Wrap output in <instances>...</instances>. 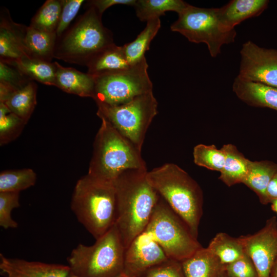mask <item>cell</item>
Returning <instances> with one entry per match:
<instances>
[{
	"mask_svg": "<svg viewBox=\"0 0 277 277\" xmlns=\"http://www.w3.org/2000/svg\"><path fill=\"white\" fill-rule=\"evenodd\" d=\"M62 8V0H47L32 17L29 26L36 29L56 33Z\"/></svg>",
	"mask_w": 277,
	"mask_h": 277,
	"instance_id": "f1b7e54d",
	"label": "cell"
},
{
	"mask_svg": "<svg viewBox=\"0 0 277 277\" xmlns=\"http://www.w3.org/2000/svg\"><path fill=\"white\" fill-rule=\"evenodd\" d=\"M267 0H232L217 8L219 19L229 30L243 21L261 14L267 7Z\"/></svg>",
	"mask_w": 277,
	"mask_h": 277,
	"instance_id": "e0dca14e",
	"label": "cell"
},
{
	"mask_svg": "<svg viewBox=\"0 0 277 277\" xmlns=\"http://www.w3.org/2000/svg\"><path fill=\"white\" fill-rule=\"evenodd\" d=\"M225 266L238 260L246 253L241 238H233L226 233H218L207 247Z\"/></svg>",
	"mask_w": 277,
	"mask_h": 277,
	"instance_id": "484cf974",
	"label": "cell"
},
{
	"mask_svg": "<svg viewBox=\"0 0 277 277\" xmlns=\"http://www.w3.org/2000/svg\"><path fill=\"white\" fill-rule=\"evenodd\" d=\"M56 67L55 86L63 91L81 97H93L95 78L72 67H66L55 62Z\"/></svg>",
	"mask_w": 277,
	"mask_h": 277,
	"instance_id": "ac0fdd59",
	"label": "cell"
},
{
	"mask_svg": "<svg viewBox=\"0 0 277 277\" xmlns=\"http://www.w3.org/2000/svg\"><path fill=\"white\" fill-rule=\"evenodd\" d=\"M26 123L0 103V143L7 144L16 138Z\"/></svg>",
	"mask_w": 277,
	"mask_h": 277,
	"instance_id": "d6a6232c",
	"label": "cell"
},
{
	"mask_svg": "<svg viewBox=\"0 0 277 277\" xmlns=\"http://www.w3.org/2000/svg\"><path fill=\"white\" fill-rule=\"evenodd\" d=\"M96 134L88 174L113 182L130 169H147L141 151L123 136L106 120Z\"/></svg>",
	"mask_w": 277,
	"mask_h": 277,
	"instance_id": "5b68a950",
	"label": "cell"
},
{
	"mask_svg": "<svg viewBox=\"0 0 277 277\" xmlns=\"http://www.w3.org/2000/svg\"><path fill=\"white\" fill-rule=\"evenodd\" d=\"M170 29L191 42L206 44L212 57L221 53L224 45L233 43L236 35L235 29L229 30L221 24L217 8H200L189 4L178 14Z\"/></svg>",
	"mask_w": 277,
	"mask_h": 277,
	"instance_id": "ba28073f",
	"label": "cell"
},
{
	"mask_svg": "<svg viewBox=\"0 0 277 277\" xmlns=\"http://www.w3.org/2000/svg\"><path fill=\"white\" fill-rule=\"evenodd\" d=\"M269 277H277V258L271 268Z\"/></svg>",
	"mask_w": 277,
	"mask_h": 277,
	"instance_id": "ab89813d",
	"label": "cell"
},
{
	"mask_svg": "<svg viewBox=\"0 0 277 277\" xmlns=\"http://www.w3.org/2000/svg\"><path fill=\"white\" fill-rule=\"evenodd\" d=\"M222 148L225 154V161L219 179L229 187L243 183L248 172L250 160L234 145L226 144Z\"/></svg>",
	"mask_w": 277,
	"mask_h": 277,
	"instance_id": "603a6c76",
	"label": "cell"
},
{
	"mask_svg": "<svg viewBox=\"0 0 277 277\" xmlns=\"http://www.w3.org/2000/svg\"><path fill=\"white\" fill-rule=\"evenodd\" d=\"M19 206V192H0L1 227L5 229L18 227L17 223L12 217L11 212Z\"/></svg>",
	"mask_w": 277,
	"mask_h": 277,
	"instance_id": "836d02e7",
	"label": "cell"
},
{
	"mask_svg": "<svg viewBox=\"0 0 277 277\" xmlns=\"http://www.w3.org/2000/svg\"><path fill=\"white\" fill-rule=\"evenodd\" d=\"M136 0H93L88 2V5L94 7L102 16L104 11L115 5H126L134 7Z\"/></svg>",
	"mask_w": 277,
	"mask_h": 277,
	"instance_id": "74e56055",
	"label": "cell"
},
{
	"mask_svg": "<svg viewBox=\"0 0 277 277\" xmlns=\"http://www.w3.org/2000/svg\"><path fill=\"white\" fill-rule=\"evenodd\" d=\"M168 258L157 243L144 231L126 249L122 274L140 277L152 267Z\"/></svg>",
	"mask_w": 277,
	"mask_h": 277,
	"instance_id": "4fadbf2b",
	"label": "cell"
},
{
	"mask_svg": "<svg viewBox=\"0 0 277 277\" xmlns=\"http://www.w3.org/2000/svg\"><path fill=\"white\" fill-rule=\"evenodd\" d=\"M71 209L78 221L95 239L115 223L116 194L113 182L87 174L76 183Z\"/></svg>",
	"mask_w": 277,
	"mask_h": 277,
	"instance_id": "3957f363",
	"label": "cell"
},
{
	"mask_svg": "<svg viewBox=\"0 0 277 277\" xmlns=\"http://www.w3.org/2000/svg\"><path fill=\"white\" fill-rule=\"evenodd\" d=\"M0 18V61L11 65L27 56L23 43L25 26L14 22L6 8L1 9Z\"/></svg>",
	"mask_w": 277,
	"mask_h": 277,
	"instance_id": "9a60e30c",
	"label": "cell"
},
{
	"mask_svg": "<svg viewBox=\"0 0 277 277\" xmlns=\"http://www.w3.org/2000/svg\"><path fill=\"white\" fill-rule=\"evenodd\" d=\"M188 3L182 0H138L134 8L137 17L143 22L159 18L167 11L180 13Z\"/></svg>",
	"mask_w": 277,
	"mask_h": 277,
	"instance_id": "83f0119b",
	"label": "cell"
},
{
	"mask_svg": "<svg viewBox=\"0 0 277 277\" xmlns=\"http://www.w3.org/2000/svg\"><path fill=\"white\" fill-rule=\"evenodd\" d=\"M245 253L250 257L259 277H269L277 258V219L267 220L265 226L252 234L240 236Z\"/></svg>",
	"mask_w": 277,
	"mask_h": 277,
	"instance_id": "7c38bea8",
	"label": "cell"
},
{
	"mask_svg": "<svg viewBox=\"0 0 277 277\" xmlns=\"http://www.w3.org/2000/svg\"><path fill=\"white\" fill-rule=\"evenodd\" d=\"M146 179L197 238L203 205V192L197 183L173 163L147 171Z\"/></svg>",
	"mask_w": 277,
	"mask_h": 277,
	"instance_id": "7a4b0ae2",
	"label": "cell"
},
{
	"mask_svg": "<svg viewBox=\"0 0 277 277\" xmlns=\"http://www.w3.org/2000/svg\"><path fill=\"white\" fill-rule=\"evenodd\" d=\"M193 161L197 166L208 169L221 172L224 166L225 154L222 148L215 145L199 144L193 151Z\"/></svg>",
	"mask_w": 277,
	"mask_h": 277,
	"instance_id": "1f68e13d",
	"label": "cell"
},
{
	"mask_svg": "<svg viewBox=\"0 0 277 277\" xmlns=\"http://www.w3.org/2000/svg\"><path fill=\"white\" fill-rule=\"evenodd\" d=\"M140 277H186L181 262L166 260L152 267Z\"/></svg>",
	"mask_w": 277,
	"mask_h": 277,
	"instance_id": "e575fe53",
	"label": "cell"
},
{
	"mask_svg": "<svg viewBox=\"0 0 277 277\" xmlns=\"http://www.w3.org/2000/svg\"><path fill=\"white\" fill-rule=\"evenodd\" d=\"M96 114L103 117L141 151L147 129L157 113V102L152 91L117 106L96 104Z\"/></svg>",
	"mask_w": 277,
	"mask_h": 277,
	"instance_id": "9c48e42d",
	"label": "cell"
},
{
	"mask_svg": "<svg viewBox=\"0 0 277 277\" xmlns=\"http://www.w3.org/2000/svg\"><path fill=\"white\" fill-rule=\"evenodd\" d=\"M56 33L41 31L25 26L23 43L28 57L51 62L54 58Z\"/></svg>",
	"mask_w": 277,
	"mask_h": 277,
	"instance_id": "d6986e66",
	"label": "cell"
},
{
	"mask_svg": "<svg viewBox=\"0 0 277 277\" xmlns=\"http://www.w3.org/2000/svg\"><path fill=\"white\" fill-rule=\"evenodd\" d=\"M144 231L168 259L182 262L202 247L187 224L161 196Z\"/></svg>",
	"mask_w": 277,
	"mask_h": 277,
	"instance_id": "52a82bcc",
	"label": "cell"
},
{
	"mask_svg": "<svg viewBox=\"0 0 277 277\" xmlns=\"http://www.w3.org/2000/svg\"><path fill=\"white\" fill-rule=\"evenodd\" d=\"M1 274L5 277H68V265L29 261L0 254Z\"/></svg>",
	"mask_w": 277,
	"mask_h": 277,
	"instance_id": "5bb4252c",
	"label": "cell"
},
{
	"mask_svg": "<svg viewBox=\"0 0 277 277\" xmlns=\"http://www.w3.org/2000/svg\"><path fill=\"white\" fill-rule=\"evenodd\" d=\"M130 66L122 46L114 43L99 52L87 65V73L94 77L114 73Z\"/></svg>",
	"mask_w": 277,
	"mask_h": 277,
	"instance_id": "44dd1931",
	"label": "cell"
},
{
	"mask_svg": "<svg viewBox=\"0 0 277 277\" xmlns=\"http://www.w3.org/2000/svg\"><path fill=\"white\" fill-rule=\"evenodd\" d=\"M277 171V164L269 161H249V170L243 184L254 191L263 205L269 204L266 195L268 184Z\"/></svg>",
	"mask_w": 277,
	"mask_h": 277,
	"instance_id": "7402d4cb",
	"label": "cell"
},
{
	"mask_svg": "<svg viewBox=\"0 0 277 277\" xmlns=\"http://www.w3.org/2000/svg\"><path fill=\"white\" fill-rule=\"evenodd\" d=\"M266 195L269 203L277 200V171L270 180L266 190Z\"/></svg>",
	"mask_w": 277,
	"mask_h": 277,
	"instance_id": "f35d334b",
	"label": "cell"
},
{
	"mask_svg": "<svg viewBox=\"0 0 277 277\" xmlns=\"http://www.w3.org/2000/svg\"><path fill=\"white\" fill-rule=\"evenodd\" d=\"M147 170L130 169L114 182L116 225L126 249L143 232L160 195L146 179Z\"/></svg>",
	"mask_w": 277,
	"mask_h": 277,
	"instance_id": "6da1fadb",
	"label": "cell"
},
{
	"mask_svg": "<svg viewBox=\"0 0 277 277\" xmlns=\"http://www.w3.org/2000/svg\"><path fill=\"white\" fill-rule=\"evenodd\" d=\"M30 81L13 65L0 61V102H5Z\"/></svg>",
	"mask_w": 277,
	"mask_h": 277,
	"instance_id": "4dcf8cb0",
	"label": "cell"
},
{
	"mask_svg": "<svg viewBox=\"0 0 277 277\" xmlns=\"http://www.w3.org/2000/svg\"><path fill=\"white\" fill-rule=\"evenodd\" d=\"M84 2V0H62L61 16L56 30L57 37L61 36L69 28Z\"/></svg>",
	"mask_w": 277,
	"mask_h": 277,
	"instance_id": "8d00e7d4",
	"label": "cell"
},
{
	"mask_svg": "<svg viewBox=\"0 0 277 277\" xmlns=\"http://www.w3.org/2000/svg\"><path fill=\"white\" fill-rule=\"evenodd\" d=\"M36 174L32 169L5 170L0 173V192H17L35 185Z\"/></svg>",
	"mask_w": 277,
	"mask_h": 277,
	"instance_id": "f546056e",
	"label": "cell"
},
{
	"mask_svg": "<svg viewBox=\"0 0 277 277\" xmlns=\"http://www.w3.org/2000/svg\"><path fill=\"white\" fill-rule=\"evenodd\" d=\"M161 27L160 18L147 22L143 31L132 42L122 46L126 60L131 66L135 65L144 58L145 53L149 49L150 45Z\"/></svg>",
	"mask_w": 277,
	"mask_h": 277,
	"instance_id": "d4e9b609",
	"label": "cell"
},
{
	"mask_svg": "<svg viewBox=\"0 0 277 277\" xmlns=\"http://www.w3.org/2000/svg\"><path fill=\"white\" fill-rule=\"evenodd\" d=\"M216 277H229L225 270V268L224 269L218 274V275Z\"/></svg>",
	"mask_w": 277,
	"mask_h": 277,
	"instance_id": "b9f144b4",
	"label": "cell"
},
{
	"mask_svg": "<svg viewBox=\"0 0 277 277\" xmlns=\"http://www.w3.org/2000/svg\"><path fill=\"white\" fill-rule=\"evenodd\" d=\"M11 65L32 81L55 86L56 71L55 62H49L24 56Z\"/></svg>",
	"mask_w": 277,
	"mask_h": 277,
	"instance_id": "4316f807",
	"label": "cell"
},
{
	"mask_svg": "<svg viewBox=\"0 0 277 277\" xmlns=\"http://www.w3.org/2000/svg\"><path fill=\"white\" fill-rule=\"evenodd\" d=\"M181 263L186 277H216L224 269L219 259L203 247Z\"/></svg>",
	"mask_w": 277,
	"mask_h": 277,
	"instance_id": "ffe728a7",
	"label": "cell"
},
{
	"mask_svg": "<svg viewBox=\"0 0 277 277\" xmlns=\"http://www.w3.org/2000/svg\"><path fill=\"white\" fill-rule=\"evenodd\" d=\"M37 88L33 81H30L13 92L3 103L27 124L36 105Z\"/></svg>",
	"mask_w": 277,
	"mask_h": 277,
	"instance_id": "cb8c5ba5",
	"label": "cell"
},
{
	"mask_svg": "<svg viewBox=\"0 0 277 277\" xmlns=\"http://www.w3.org/2000/svg\"><path fill=\"white\" fill-rule=\"evenodd\" d=\"M224 268L229 277H259L253 263L246 253L235 261L224 266Z\"/></svg>",
	"mask_w": 277,
	"mask_h": 277,
	"instance_id": "d590c367",
	"label": "cell"
},
{
	"mask_svg": "<svg viewBox=\"0 0 277 277\" xmlns=\"http://www.w3.org/2000/svg\"><path fill=\"white\" fill-rule=\"evenodd\" d=\"M240 54L239 78L277 88V49L248 41L242 45Z\"/></svg>",
	"mask_w": 277,
	"mask_h": 277,
	"instance_id": "8fae6325",
	"label": "cell"
},
{
	"mask_svg": "<svg viewBox=\"0 0 277 277\" xmlns=\"http://www.w3.org/2000/svg\"><path fill=\"white\" fill-rule=\"evenodd\" d=\"M68 277H80V276H76V275H75L74 274H73L72 273H71L70 272V273L69 274V275L68 276ZM117 277H126L125 276H124L123 274H121V275H119Z\"/></svg>",
	"mask_w": 277,
	"mask_h": 277,
	"instance_id": "7bdbcfd3",
	"label": "cell"
},
{
	"mask_svg": "<svg viewBox=\"0 0 277 277\" xmlns=\"http://www.w3.org/2000/svg\"><path fill=\"white\" fill-rule=\"evenodd\" d=\"M146 58L127 69L95 78L92 98L96 104L117 106L152 91Z\"/></svg>",
	"mask_w": 277,
	"mask_h": 277,
	"instance_id": "30bf717a",
	"label": "cell"
},
{
	"mask_svg": "<svg viewBox=\"0 0 277 277\" xmlns=\"http://www.w3.org/2000/svg\"><path fill=\"white\" fill-rule=\"evenodd\" d=\"M232 90L239 99L249 106L277 111L276 87L246 81L237 76L233 83Z\"/></svg>",
	"mask_w": 277,
	"mask_h": 277,
	"instance_id": "2e32d148",
	"label": "cell"
},
{
	"mask_svg": "<svg viewBox=\"0 0 277 277\" xmlns=\"http://www.w3.org/2000/svg\"><path fill=\"white\" fill-rule=\"evenodd\" d=\"M126 248L114 224L92 245L79 244L67 258L80 277H117L123 273Z\"/></svg>",
	"mask_w": 277,
	"mask_h": 277,
	"instance_id": "8992f818",
	"label": "cell"
},
{
	"mask_svg": "<svg viewBox=\"0 0 277 277\" xmlns=\"http://www.w3.org/2000/svg\"><path fill=\"white\" fill-rule=\"evenodd\" d=\"M271 209L277 213V200H273L271 203Z\"/></svg>",
	"mask_w": 277,
	"mask_h": 277,
	"instance_id": "60d3db41",
	"label": "cell"
},
{
	"mask_svg": "<svg viewBox=\"0 0 277 277\" xmlns=\"http://www.w3.org/2000/svg\"><path fill=\"white\" fill-rule=\"evenodd\" d=\"M57 37L54 58L71 64L87 65L99 52L114 44L113 34L102 22L93 6Z\"/></svg>",
	"mask_w": 277,
	"mask_h": 277,
	"instance_id": "277c9868",
	"label": "cell"
}]
</instances>
